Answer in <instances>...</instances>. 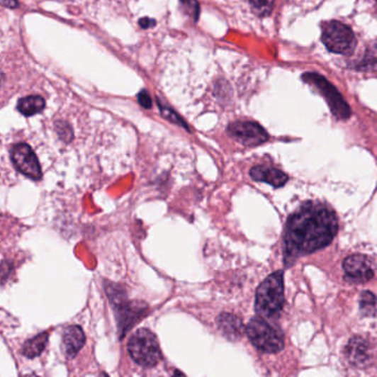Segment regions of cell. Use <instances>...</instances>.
<instances>
[{"label": "cell", "mask_w": 377, "mask_h": 377, "mask_svg": "<svg viewBox=\"0 0 377 377\" xmlns=\"http://www.w3.org/2000/svg\"><path fill=\"white\" fill-rule=\"evenodd\" d=\"M339 230L337 217L327 205L308 201L289 217L283 240L286 266L329 246Z\"/></svg>", "instance_id": "obj_1"}, {"label": "cell", "mask_w": 377, "mask_h": 377, "mask_svg": "<svg viewBox=\"0 0 377 377\" xmlns=\"http://www.w3.org/2000/svg\"><path fill=\"white\" fill-rule=\"evenodd\" d=\"M284 305L283 272L270 274L256 292V312L260 317L274 319L280 317Z\"/></svg>", "instance_id": "obj_2"}, {"label": "cell", "mask_w": 377, "mask_h": 377, "mask_svg": "<svg viewBox=\"0 0 377 377\" xmlns=\"http://www.w3.org/2000/svg\"><path fill=\"white\" fill-rule=\"evenodd\" d=\"M106 292L118 315V330L122 335H125L136 322L141 319L147 305L143 302L126 301L125 291L118 288V284L106 283Z\"/></svg>", "instance_id": "obj_3"}, {"label": "cell", "mask_w": 377, "mask_h": 377, "mask_svg": "<svg viewBox=\"0 0 377 377\" xmlns=\"http://www.w3.org/2000/svg\"><path fill=\"white\" fill-rule=\"evenodd\" d=\"M128 349L132 360L143 367L155 366L161 360L157 337L147 329H140L133 333L128 339Z\"/></svg>", "instance_id": "obj_4"}, {"label": "cell", "mask_w": 377, "mask_h": 377, "mask_svg": "<svg viewBox=\"0 0 377 377\" xmlns=\"http://www.w3.org/2000/svg\"><path fill=\"white\" fill-rule=\"evenodd\" d=\"M246 332L252 344L261 352L272 354L283 349V334L260 315L250 320L247 325Z\"/></svg>", "instance_id": "obj_5"}, {"label": "cell", "mask_w": 377, "mask_h": 377, "mask_svg": "<svg viewBox=\"0 0 377 377\" xmlns=\"http://www.w3.org/2000/svg\"><path fill=\"white\" fill-rule=\"evenodd\" d=\"M322 43L327 50L337 55H352L356 48V38L349 26L333 21L322 28Z\"/></svg>", "instance_id": "obj_6"}, {"label": "cell", "mask_w": 377, "mask_h": 377, "mask_svg": "<svg viewBox=\"0 0 377 377\" xmlns=\"http://www.w3.org/2000/svg\"><path fill=\"white\" fill-rule=\"evenodd\" d=\"M302 79L312 88L317 89V91L325 96L333 116L341 120H347L349 116H352V110L349 104L345 102L344 99L339 94L335 86L330 84L325 77L320 76L319 73L307 72L302 76Z\"/></svg>", "instance_id": "obj_7"}, {"label": "cell", "mask_w": 377, "mask_h": 377, "mask_svg": "<svg viewBox=\"0 0 377 377\" xmlns=\"http://www.w3.org/2000/svg\"><path fill=\"white\" fill-rule=\"evenodd\" d=\"M227 132L232 139L249 147L261 145L269 140V135L266 130L259 124L252 121L234 122L229 124Z\"/></svg>", "instance_id": "obj_8"}, {"label": "cell", "mask_w": 377, "mask_h": 377, "mask_svg": "<svg viewBox=\"0 0 377 377\" xmlns=\"http://www.w3.org/2000/svg\"><path fill=\"white\" fill-rule=\"evenodd\" d=\"M11 161L16 169L33 181H39L43 177L40 163L30 146L19 143L11 150Z\"/></svg>", "instance_id": "obj_9"}, {"label": "cell", "mask_w": 377, "mask_h": 377, "mask_svg": "<svg viewBox=\"0 0 377 377\" xmlns=\"http://www.w3.org/2000/svg\"><path fill=\"white\" fill-rule=\"evenodd\" d=\"M347 279L354 282L370 281L374 277L372 264L364 254H352L343 262Z\"/></svg>", "instance_id": "obj_10"}, {"label": "cell", "mask_w": 377, "mask_h": 377, "mask_svg": "<svg viewBox=\"0 0 377 377\" xmlns=\"http://www.w3.org/2000/svg\"><path fill=\"white\" fill-rule=\"evenodd\" d=\"M345 355L351 364L354 366H363L371 360L370 345L363 337H353L349 339L345 347Z\"/></svg>", "instance_id": "obj_11"}, {"label": "cell", "mask_w": 377, "mask_h": 377, "mask_svg": "<svg viewBox=\"0 0 377 377\" xmlns=\"http://www.w3.org/2000/svg\"><path fill=\"white\" fill-rule=\"evenodd\" d=\"M250 177L254 181L269 184L274 188L284 186L289 179L287 174L283 173L280 169L271 167H264V165L252 167L250 169Z\"/></svg>", "instance_id": "obj_12"}, {"label": "cell", "mask_w": 377, "mask_h": 377, "mask_svg": "<svg viewBox=\"0 0 377 377\" xmlns=\"http://www.w3.org/2000/svg\"><path fill=\"white\" fill-rule=\"evenodd\" d=\"M62 343L64 352L69 357L76 356L86 343V335L84 330L79 325H70L63 331Z\"/></svg>", "instance_id": "obj_13"}, {"label": "cell", "mask_w": 377, "mask_h": 377, "mask_svg": "<svg viewBox=\"0 0 377 377\" xmlns=\"http://www.w3.org/2000/svg\"><path fill=\"white\" fill-rule=\"evenodd\" d=\"M217 325L223 334L229 339H238L244 333V323L242 319L230 313H223L217 319Z\"/></svg>", "instance_id": "obj_14"}, {"label": "cell", "mask_w": 377, "mask_h": 377, "mask_svg": "<svg viewBox=\"0 0 377 377\" xmlns=\"http://www.w3.org/2000/svg\"><path fill=\"white\" fill-rule=\"evenodd\" d=\"M45 106V99L40 96H29L21 99L17 104L18 111L25 116H33L40 113Z\"/></svg>", "instance_id": "obj_15"}, {"label": "cell", "mask_w": 377, "mask_h": 377, "mask_svg": "<svg viewBox=\"0 0 377 377\" xmlns=\"http://www.w3.org/2000/svg\"><path fill=\"white\" fill-rule=\"evenodd\" d=\"M47 342H48V333H40L37 337L28 339L23 344V354L28 357V359H35V357L39 356L43 352Z\"/></svg>", "instance_id": "obj_16"}, {"label": "cell", "mask_w": 377, "mask_h": 377, "mask_svg": "<svg viewBox=\"0 0 377 377\" xmlns=\"http://www.w3.org/2000/svg\"><path fill=\"white\" fill-rule=\"evenodd\" d=\"M356 69L366 72H377V40L367 47L364 56L357 64Z\"/></svg>", "instance_id": "obj_17"}, {"label": "cell", "mask_w": 377, "mask_h": 377, "mask_svg": "<svg viewBox=\"0 0 377 377\" xmlns=\"http://www.w3.org/2000/svg\"><path fill=\"white\" fill-rule=\"evenodd\" d=\"M377 299L370 291H364L361 294L360 310L364 317H372L376 315Z\"/></svg>", "instance_id": "obj_18"}, {"label": "cell", "mask_w": 377, "mask_h": 377, "mask_svg": "<svg viewBox=\"0 0 377 377\" xmlns=\"http://www.w3.org/2000/svg\"><path fill=\"white\" fill-rule=\"evenodd\" d=\"M250 6L258 17H266L274 9V0H250Z\"/></svg>", "instance_id": "obj_19"}, {"label": "cell", "mask_w": 377, "mask_h": 377, "mask_svg": "<svg viewBox=\"0 0 377 377\" xmlns=\"http://www.w3.org/2000/svg\"><path fill=\"white\" fill-rule=\"evenodd\" d=\"M157 103H159V106L161 108L162 114H163L164 118H167L169 121L173 122V123L179 124V125L187 128L186 124L184 123L183 120L176 113H174L171 108H167V106H164L159 101H157Z\"/></svg>", "instance_id": "obj_20"}, {"label": "cell", "mask_w": 377, "mask_h": 377, "mask_svg": "<svg viewBox=\"0 0 377 377\" xmlns=\"http://www.w3.org/2000/svg\"><path fill=\"white\" fill-rule=\"evenodd\" d=\"M59 135H60L61 140L69 142L72 140V131H71L70 126L66 125V124H60V126L57 128Z\"/></svg>", "instance_id": "obj_21"}, {"label": "cell", "mask_w": 377, "mask_h": 377, "mask_svg": "<svg viewBox=\"0 0 377 377\" xmlns=\"http://www.w3.org/2000/svg\"><path fill=\"white\" fill-rule=\"evenodd\" d=\"M137 101H139V103L141 104L144 108H152V99L147 91L142 90L141 92H140L139 96H137Z\"/></svg>", "instance_id": "obj_22"}, {"label": "cell", "mask_w": 377, "mask_h": 377, "mask_svg": "<svg viewBox=\"0 0 377 377\" xmlns=\"http://www.w3.org/2000/svg\"><path fill=\"white\" fill-rule=\"evenodd\" d=\"M184 3H186L188 7L191 8V11L194 13V17H198L199 7L198 4L196 3V0H183Z\"/></svg>", "instance_id": "obj_23"}, {"label": "cell", "mask_w": 377, "mask_h": 377, "mask_svg": "<svg viewBox=\"0 0 377 377\" xmlns=\"http://www.w3.org/2000/svg\"><path fill=\"white\" fill-rule=\"evenodd\" d=\"M1 4H3L5 7L11 8V9H15L19 6L18 4V0H1Z\"/></svg>", "instance_id": "obj_24"}, {"label": "cell", "mask_w": 377, "mask_h": 377, "mask_svg": "<svg viewBox=\"0 0 377 377\" xmlns=\"http://www.w3.org/2000/svg\"><path fill=\"white\" fill-rule=\"evenodd\" d=\"M153 25H155V21H151L149 18H143L142 21H140V26L144 29L149 28V27Z\"/></svg>", "instance_id": "obj_25"}]
</instances>
